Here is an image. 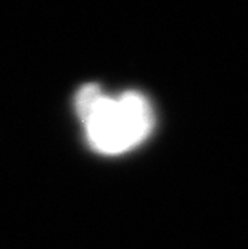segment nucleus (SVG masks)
<instances>
[{
    "instance_id": "f257e3e1",
    "label": "nucleus",
    "mask_w": 248,
    "mask_h": 249,
    "mask_svg": "<svg viewBox=\"0 0 248 249\" xmlns=\"http://www.w3.org/2000/svg\"><path fill=\"white\" fill-rule=\"evenodd\" d=\"M76 111L86 139L102 155H121L140 145L155 124L152 105L139 92L110 97L95 84L77 92Z\"/></svg>"
}]
</instances>
